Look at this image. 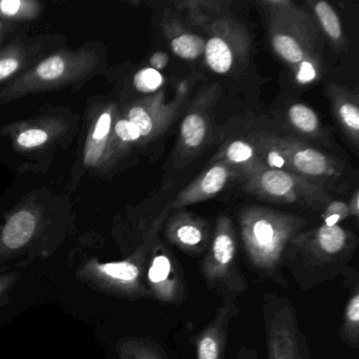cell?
I'll return each mask as SVG.
<instances>
[{"instance_id": "1", "label": "cell", "mask_w": 359, "mask_h": 359, "mask_svg": "<svg viewBox=\"0 0 359 359\" xmlns=\"http://www.w3.org/2000/svg\"><path fill=\"white\" fill-rule=\"evenodd\" d=\"M357 245L356 236L340 224H321L290 241L283 252V268L302 291H309L341 275Z\"/></svg>"}, {"instance_id": "2", "label": "cell", "mask_w": 359, "mask_h": 359, "mask_svg": "<svg viewBox=\"0 0 359 359\" xmlns=\"http://www.w3.org/2000/svg\"><path fill=\"white\" fill-rule=\"evenodd\" d=\"M241 243L248 266L262 280L289 287L283 273V255L292 238L306 224L296 214L264 207H247L239 212Z\"/></svg>"}, {"instance_id": "3", "label": "cell", "mask_w": 359, "mask_h": 359, "mask_svg": "<svg viewBox=\"0 0 359 359\" xmlns=\"http://www.w3.org/2000/svg\"><path fill=\"white\" fill-rule=\"evenodd\" d=\"M201 271L207 289L219 296L222 302H236L249 290V283L237 262L236 231L226 215L218 217Z\"/></svg>"}, {"instance_id": "4", "label": "cell", "mask_w": 359, "mask_h": 359, "mask_svg": "<svg viewBox=\"0 0 359 359\" xmlns=\"http://www.w3.org/2000/svg\"><path fill=\"white\" fill-rule=\"evenodd\" d=\"M269 37L275 53L291 69L298 85L319 81L321 64L314 50L318 39L316 25L269 18Z\"/></svg>"}, {"instance_id": "5", "label": "cell", "mask_w": 359, "mask_h": 359, "mask_svg": "<svg viewBox=\"0 0 359 359\" xmlns=\"http://www.w3.org/2000/svg\"><path fill=\"white\" fill-rule=\"evenodd\" d=\"M245 190L264 201L313 210L323 209L332 201L331 195L323 184L292 172L262 165L245 176Z\"/></svg>"}, {"instance_id": "6", "label": "cell", "mask_w": 359, "mask_h": 359, "mask_svg": "<svg viewBox=\"0 0 359 359\" xmlns=\"http://www.w3.org/2000/svg\"><path fill=\"white\" fill-rule=\"evenodd\" d=\"M262 310L268 359H311L292 300L277 293H266Z\"/></svg>"}, {"instance_id": "7", "label": "cell", "mask_w": 359, "mask_h": 359, "mask_svg": "<svg viewBox=\"0 0 359 359\" xmlns=\"http://www.w3.org/2000/svg\"><path fill=\"white\" fill-rule=\"evenodd\" d=\"M158 232V231H157ZM151 235L147 266V287L151 297L163 304L180 306L188 298L184 268L158 233Z\"/></svg>"}, {"instance_id": "8", "label": "cell", "mask_w": 359, "mask_h": 359, "mask_svg": "<svg viewBox=\"0 0 359 359\" xmlns=\"http://www.w3.org/2000/svg\"><path fill=\"white\" fill-rule=\"evenodd\" d=\"M209 39L205 41V64L216 74H228L249 52L247 32L239 22L229 15L222 16L207 28Z\"/></svg>"}, {"instance_id": "9", "label": "cell", "mask_w": 359, "mask_h": 359, "mask_svg": "<svg viewBox=\"0 0 359 359\" xmlns=\"http://www.w3.org/2000/svg\"><path fill=\"white\" fill-rule=\"evenodd\" d=\"M279 148L289 163L290 172L321 184L327 180H336L342 175L339 161L317 149L292 137L275 135Z\"/></svg>"}, {"instance_id": "10", "label": "cell", "mask_w": 359, "mask_h": 359, "mask_svg": "<svg viewBox=\"0 0 359 359\" xmlns=\"http://www.w3.org/2000/svg\"><path fill=\"white\" fill-rule=\"evenodd\" d=\"M216 86L209 88L198 95L180 125L178 137V158L182 163H188L193 157L201 152L211 132V117L210 110L212 104L218 95Z\"/></svg>"}, {"instance_id": "11", "label": "cell", "mask_w": 359, "mask_h": 359, "mask_svg": "<svg viewBox=\"0 0 359 359\" xmlns=\"http://www.w3.org/2000/svg\"><path fill=\"white\" fill-rule=\"evenodd\" d=\"M188 96V85L182 83L175 98L165 102V91L161 90L148 100L147 104L133 107L128 119L140 130L142 138L156 137L170 127Z\"/></svg>"}, {"instance_id": "12", "label": "cell", "mask_w": 359, "mask_h": 359, "mask_svg": "<svg viewBox=\"0 0 359 359\" xmlns=\"http://www.w3.org/2000/svg\"><path fill=\"white\" fill-rule=\"evenodd\" d=\"M163 235L168 243L192 255L208 251L213 236L205 218L184 209L168 216Z\"/></svg>"}, {"instance_id": "13", "label": "cell", "mask_w": 359, "mask_h": 359, "mask_svg": "<svg viewBox=\"0 0 359 359\" xmlns=\"http://www.w3.org/2000/svg\"><path fill=\"white\" fill-rule=\"evenodd\" d=\"M241 176V172L228 163L217 161L189 184L165 208L169 213L188 205L201 203L219 194L233 178Z\"/></svg>"}, {"instance_id": "14", "label": "cell", "mask_w": 359, "mask_h": 359, "mask_svg": "<svg viewBox=\"0 0 359 359\" xmlns=\"http://www.w3.org/2000/svg\"><path fill=\"white\" fill-rule=\"evenodd\" d=\"M239 314L236 302L224 300L214 318L194 338L197 359H224L231 320Z\"/></svg>"}, {"instance_id": "15", "label": "cell", "mask_w": 359, "mask_h": 359, "mask_svg": "<svg viewBox=\"0 0 359 359\" xmlns=\"http://www.w3.org/2000/svg\"><path fill=\"white\" fill-rule=\"evenodd\" d=\"M332 110L348 142L358 148L359 108L356 93L337 83H329L325 88Z\"/></svg>"}, {"instance_id": "16", "label": "cell", "mask_w": 359, "mask_h": 359, "mask_svg": "<svg viewBox=\"0 0 359 359\" xmlns=\"http://www.w3.org/2000/svg\"><path fill=\"white\" fill-rule=\"evenodd\" d=\"M161 25L170 47L176 56L184 60H196L203 55L205 39L189 30L175 14L165 12Z\"/></svg>"}, {"instance_id": "17", "label": "cell", "mask_w": 359, "mask_h": 359, "mask_svg": "<svg viewBox=\"0 0 359 359\" xmlns=\"http://www.w3.org/2000/svg\"><path fill=\"white\" fill-rule=\"evenodd\" d=\"M344 285L348 289V298L344 319L339 327V337L346 346L359 348V277L355 269L346 266L342 274Z\"/></svg>"}, {"instance_id": "18", "label": "cell", "mask_w": 359, "mask_h": 359, "mask_svg": "<svg viewBox=\"0 0 359 359\" xmlns=\"http://www.w3.org/2000/svg\"><path fill=\"white\" fill-rule=\"evenodd\" d=\"M231 1L226 0H184L174 3L176 11L190 24L207 30L208 27L222 16L228 15Z\"/></svg>"}, {"instance_id": "19", "label": "cell", "mask_w": 359, "mask_h": 359, "mask_svg": "<svg viewBox=\"0 0 359 359\" xmlns=\"http://www.w3.org/2000/svg\"><path fill=\"white\" fill-rule=\"evenodd\" d=\"M213 161L214 163L222 161L228 163L238 170L243 177L262 167L255 147L251 142L243 140H231L224 144Z\"/></svg>"}, {"instance_id": "20", "label": "cell", "mask_w": 359, "mask_h": 359, "mask_svg": "<svg viewBox=\"0 0 359 359\" xmlns=\"http://www.w3.org/2000/svg\"><path fill=\"white\" fill-rule=\"evenodd\" d=\"M312 10L319 27L330 43L336 49H344L346 43V36L339 16L334 8L327 1H314L312 3Z\"/></svg>"}, {"instance_id": "21", "label": "cell", "mask_w": 359, "mask_h": 359, "mask_svg": "<svg viewBox=\"0 0 359 359\" xmlns=\"http://www.w3.org/2000/svg\"><path fill=\"white\" fill-rule=\"evenodd\" d=\"M36 220L28 211L14 214L6 224L3 241L10 249H20L26 245L34 234Z\"/></svg>"}, {"instance_id": "22", "label": "cell", "mask_w": 359, "mask_h": 359, "mask_svg": "<svg viewBox=\"0 0 359 359\" xmlns=\"http://www.w3.org/2000/svg\"><path fill=\"white\" fill-rule=\"evenodd\" d=\"M255 147L262 167L290 172L289 163L273 134L253 133L250 136Z\"/></svg>"}, {"instance_id": "23", "label": "cell", "mask_w": 359, "mask_h": 359, "mask_svg": "<svg viewBox=\"0 0 359 359\" xmlns=\"http://www.w3.org/2000/svg\"><path fill=\"white\" fill-rule=\"evenodd\" d=\"M287 119L297 133L315 140L323 136L318 115L306 104L302 102L292 104L287 110Z\"/></svg>"}, {"instance_id": "24", "label": "cell", "mask_w": 359, "mask_h": 359, "mask_svg": "<svg viewBox=\"0 0 359 359\" xmlns=\"http://www.w3.org/2000/svg\"><path fill=\"white\" fill-rule=\"evenodd\" d=\"M125 359H168L165 348L152 339H133L123 346Z\"/></svg>"}, {"instance_id": "25", "label": "cell", "mask_w": 359, "mask_h": 359, "mask_svg": "<svg viewBox=\"0 0 359 359\" xmlns=\"http://www.w3.org/2000/svg\"><path fill=\"white\" fill-rule=\"evenodd\" d=\"M134 86L142 93H158L163 90L165 79L159 71L152 68L142 69L134 76Z\"/></svg>"}, {"instance_id": "26", "label": "cell", "mask_w": 359, "mask_h": 359, "mask_svg": "<svg viewBox=\"0 0 359 359\" xmlns=\"http://www.w3.org/2000/svg\"><path fill=\"white\" fill-rule=\"evenodd\" d=\"M350 216L348 203L342 201H332L323 208L321 218L323 226H333L339 224Z\"/></svg>"}, {"instance_id": "27", "label": "cell", "mask_w": 359, "mask_h": 359, "mask_svg": "<svg viewBox=\"0 0 359 359\" xmlns=\"http://www.w3.org/2000/svg\"><path fill=\"white\" fill-rule=\"evenodd\" d=\"M36 71L39 76L46 81L58 79L62 76L65 71L64 60L60 56H53V57L41 62L37 67Z\"/></svg>"}, {"instance_id": "28", "label": "cell", "mask_w": 359, "mask_h": 359, "mask_svg": "<svg viewBox=\"0 0 359 359\" xmlns=\"http://www.w3.org/2000/svg\"><path fill=\"white\" fill-rule=\"evenodd\" d=\"M115 133L119 140L125 142H137L142 138L140 130L129 119H121L115 125Z\"/></svg>"}, {"instance_id": "29", "label": "cell", "mask_w": 359, "mask_h": 359, "mask_svg": "<svg viewBox=\"0 0 359 359\" xmlns=\"http://www.w3.org/2000/svg\"><path fill=\"white\" fill-rule=\"evenodd\" d=\"M48 140V134L43 130L32 129L24 132L18 136V144L26 148H34L45 144Z\"/></svg>"}, {"instance_id": "30", "label": "cell", "mask_w": 359, "mask_h": 359, "mask_svg": "<svg viewBox=\"0 0 359 359\" xmlns=\"http://www.w3.org/2000/svg\"><path fill=\"white\" fill-rule=\"evenodd\" d=\"M111 115L109 113H104L98 119L96 123L95 131L93 133L94 140H104L109 134L111 128Z\"/></svg>"}, {"instance_id": "31", "label": "cell", "mask_w": 359, "mask_h": 359, "mask_svg": "<svg viewBox=\"0 0 359 359\" xmlns=\"http://www.w3.org/2000/svg\"><path fill=\"white\" fill-rule=\"evenodd\" d=\"M18 68V62L13 58L0 60V79H7L13 74Z\"/></svg>"}, {"instance_id": "32", "label": "cell", "mask_w": 359, "mask_h": 359, "mask_svg": "<svg viewBox=\"0 0 359 359\" xmlns=\"http://www.w3.org/2000/svg\"><path fill=\"white\" fill-rule=\"evenodd\" d=\"M168 64H169V55L165 52H156L151 56L150 66L154 70H163L167 68Z\"/></svg>"}, {"instance_id": "33", "label": "cell", "mask_w": 359, "mask_h": 359, "mask_svg": "<svg viewBox=\"0 0 359 359\" xmlns=\"http://www.w3.org/2000/svg\"><path fill=\"white\" fill-rule=\"evenodd\" d=\"M20 5H22V3L20 0H4L0 4V9L6 15H14V14L18 13Z\"/></svg>"}, {"instance_id": "34", "label": "cell", "mask_w": 359, "mask_h": 359, "mask_svg": "<svg viewBox=\"0 0 359 359\" xmlns=\"http://www.w3.org/2000/svg\"><path fill=\"white\" fill-rule=\"evenodd\" d=\"M236 359H259L255 348H250L247 344H243L239 348Z\"/></svg>"}, {"instance_id": "35", "label": "cell", "mask_w": 359, "mask_h": 359, "mask_svg": "<svg viewBox=\"0 0 359 359\" xmlns=\"http://www.w3.org/2000/svg\"><path fill=\"white\" fill-rule=\"evenodd\" d=\"M348 213L354 218L359 216V194L358 190H355L354 194L351 197L350 203H348Z\"/></svg>"}]
</instances>
